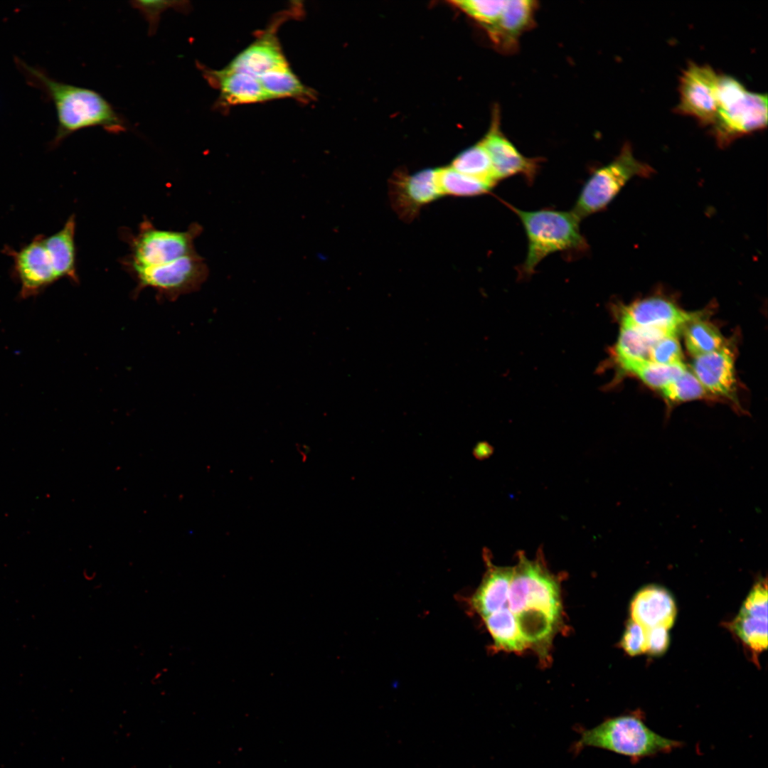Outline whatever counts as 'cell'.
I'll list each match as a JSON object with an SVG mask.
<instances>
[{
    "instance_id": "cell-1",
    "label": "cell",
    "mask_w": 768,
    "mask_h": 768,
    "mask_svg": "<svg viewBox=\"0 0 768 768\" xmlns=\"http://www.w3.org/2000/svg\"><path fill=\"white\" fill-rule=\"evenodd\" d=\"M16 62L29 83L41 90L54 105L58 126L52 147L85 128L100 127L112 133L126 130L125 122L97 92L55 80L18 58Z\"/></svg>"
},
{
    "instance_id": "cell-2",
    "label": "cell",
    "mask_w": 768,
    "mask_h": 768,
    "mask_svg": "<svg viewBox=\"0 0 768 768\" xmlns=\"http://www.w3.org/2000/svg\"><path fill=\"white\" fill-rule=\"evenodd\" d=\"M501 201L518 217L527 236V254L519 267L523 276L533 274L537 265L552 253L560 252L572 256L588 250L589 245L580 228L581 219L572 210L545 208L526 211Z\"/></svg>"
},
{
    "instance_id": "cell-3",
    "label": "cell",
    "mask_w": 768,
    "mask_h": 768,
    "mask_svg": "<svg viewBox=\"0 0 768 768\" xmlns=\"http://www.w3.org/2000/svg\"><path fill=\"white\" fill-rule=\"evenodd\" d=\"M580 735L572 746L574 754L596 747L627 757L632 762L671 752L683 745L651 730L640 711L607 718L592 728L581 729Z\"/></svg>"
},
{
    "instance_id": "cell-4",
    "label": "cell",
    "mask_w": 768,
    "mask_h": 768,
    "mask_svg": "<svg viewBox=\"0 0 768 768\" xmlns=\"http://www.w3.org/2000/svg\"><path fill=\"white\" fill-rule=\"evenodd\" d=\"M718 111L710 133L719 147L767 127V95L748 90L735 78L720 74Z\"/></svg>"
},
{
    "instance_id": "cell-5",
    "label": "cell",
    "mask_w": 768,
    "mask_h": 768,
    "mask_svg": "<svg viewBox=\"0 0 768 768\" xmlns=\"http://www.w3.org/2000/svg\"><path fill=\"white\" fill-rule=\"evenodd\" d=\"M513 567L508 607L516 615L523 612L543 613L558 622L561 612L559 585L543 562L542 552L529 560L518 552Z\"/></svg>"
},
{
    "instance_id": "cell-6",
    "label": "cell",
    "mask_w": 768,
    "mask_h": 768,
    "mask_svg": "<svg viewBox=\"0 0 768 768\" xmlns=\"http://www.w3.org/2000/svg\"><path fill=\"white\" fill-rule=\"evenodd\" d=\"M654 172L651 166L634 156L631 145L625 143L614 160L592 173L572 210L581 220L602 211L631 178H648Z\"/></svg>"
},
{
    "instance_id": "cell-7",
    "label": "cell",
    "mask_w": 768,
    "mask_h": 768,
    "mask_svg": "<svg viewBox=\"0 0 768 768\" xmlns=\"http://www.w3.org/2000/svg\"><path fill=\"white\" fill-rule=\"evenodd\" d=\"M202 230L197 223L185 231H174L158 229L149 220H144L137 235L126 237L130 254L122 263L124 267H149L196 254L194 240Z\"/></svg>"
},
{
    "instance_id": "cell-8",
    "label": "cell",
    "mask_w": 768,
    "mask_h": 768,
    "mask_svg": "<svg viewBox=\"0 0 768 768\" xmlns=\"http://www.w3.org/2000/svg\"><path fill=\"white\" fill-rule=\"evenodd\" d=\"M124 267L137 282L134 297L148 287L156 290L159 299L169 301L198 290L209 274L204 259L197 253L154 267Z\"/></svg>"
},
{
    "instance_id": "cell-9",
    "label": "cell",
    "mask_w": 768,
    "mask_h": 768,
    "mask_svg": "<svg viewBox=\"0 0 768 768\" xmlns=\"http://www.w3.org/2000/svg\"><path fill=\"white\" fill-rule=\"evenodd\" d=\"M719 75L709 65L689 62L679 78V102L675 112L694 118L703 127H711L718 111Z\"/></svg>"
},
{
    "instance_id": "cell-10",
    "label": "cell",
    "mask_w": 768,
    "mask_h": 768,
    "mask_svg": "<svg viewBox=\"0 0 768 768\" xmlns=\"http://www.w3.org/2000/svg\"><path fill=\"white\" fill-rule=\"evenodd\" d=\"M391 206L404 221L412 220L421 208L442 196L435 169H425L413 174L398 171L388 181Z\"/></svg>"
},
{
    "instance_id": "cell-11",
    "label": "cell",
    "mask_w": 768,
    "mask_h": 768,
    "mask_svg": "<svg viewBox=\"0 0 768 768\" xmlns=\"http://www.w3.org/2000/svg\"><path fill=\"white\" fill-rule=\"evenodd\" d=\"M44 235L36 236L17 251L6 246L3 250L13 260V273L18 281L20 296L26 298L38 294L58 277L43 242Z\"/></svg>"
},
{
    "instance_id": "cell-12",
    "label": "cell",
    "mask_w": 768,
    "mask_h": 768,
    "mask_svg": "<svg viewBox=\"0 0 768 768\" xmlns=\"http://www.w3.org/2000/svg\"><path fill=\"white\" fill-rule=\"evenodd\" d=\"M492 164L496 181L520 175L529 184L534 182L542 159L523 155L501 129L499 112L493 114L491 127L481 140Z\"/></svg>"
},
{
    "instance_id": "cell-13",
    "label": "cell",
    "mask_w": 768,
    "mask_h": 768,
    "mask_svg": "<svg viewBox=\"0 0 768 768\" xmlns=\"http://www.w3.org/2000/svg\"><path fill=\"white\" fill-rule=\"evenodd\" d=\"M748 649L757 663V656L767 647V584L759 580L752 587L739 613L729 624Z\"/></svg>"
},
{
    "instance_id": "cell-14",
    "label": "cell",
    "mask_w": 768,
    "mask_h": 768,
    "mask_svg": "<svg viewBox=\"0 0 768 768\" xmlns=\"http://www.w3.org/2000/svg\"><path fill=\"white\" fill-rule=\"evenodd\" d=\"M620 313V321L633 326L674 334L683 324L699 318L697 314L686 312L673 302L659 296L638 300L622 306Z\"/></svg>"
},
{
    "instance_id": "cell-15",
    "label": "cell",
    "mask_w": 768,
    "mask_h": 768,
    "mask_svg": "<svg viewBox=\"0 0 768 768\" xmlns=\"http://www.w3.org/2000/svg\"><path fill=\"white\" fill-rule=\"evenodd\" d=\"M484 559L486 570L483 579L476 591L467 598L470 610L481 618L508 606L513 575V567L494 565L488 551H484Z\"/></svg>"
},
{
    "instance_id": "cell-16",
    "label": "cell",
    "mask_w": 768,
    "mask_h": 768,
    "mask_svg": "<svg viewBox=\"0 0 768 768\" xmlns=\"http://www.w3.org/2000/svg\"><path fill=\"white\" fill-rule=\"evenodd\" d=\"M631 620L646 629L663 626L669 629L676 617L675 601L668 591L657 585L640 590L630 605Z\"/></svg>"
},
{
    "instance_id": "cell-17",
    "label": "cell",
    "mask_w": 768,
    "mask_h": 768,
    "mask_svg": "<svg viewBox=\"0 0 768 768\" xmlns=\"http://www.w3.org/2000/svg\"><path fill=\"white\" fill-rule=\"evenodd\" d=\"M288 63L278 40L272 33H266L239 53L225 68L244 72L259 78Z\"/></svg>"
},
{
    "instance_id": "cell-18",
    "label": "cell",
    "mask_w": 768,
    "mask_h": 768,
    "mask_svg": "<svg viewBox=\"0 0 768 768\" xmlns=\"http://www.w3.org/2000/svg\"><path fill=\"white\" fill-rule=\"evenodd\" d=\"M693 371L705 390L727 397H731L734 393V359L726 346L695 357Z\"/></svg>"
},
{
    "instance_id": "cell-19",
    "label": "cell",
    "mask_w": 768,
    "mask_h": 768,
    "mask_svg": "<svg viewBox=\"0 0 768 768\" xmlns=\"http://www.w3.org/2000/svg\"><path fill=\"white\" fill-rule=\"evenodd\" d=\"M206 76L220 90V98L226 105L262 102L270 100L257 78L248 73L223 68L206 70Z\"/></svg>"
},
{
    "instance_id": "cell-20",
    "label": "cell",
    "mask_w": 768,
    "mask_h": 768,
    "mask_svg": "<svg viewBox=\"0 0 768 768\" xmlns=\"http://www.w3.org/2000/svg\"><path fill=\"white\" fill-rule=\"evenodd\" d=\"M536 8L531 0H506L496 25L488 33L502 51L517 47L520 36L532 24Z\"/></svg>"
},
{
    "instance_id": "cell-21",
    "label": "cell",
    "mask_w": 768,
    "mask_h": 768,
    "mask_svg": "<svg viewBox=\"0 0 768 768\" xmlns=\"http://www.w3.org/2000/svg\"><path fill=\"white\" fill-rule=\"evenodd\" d=\"M76 221L71 215L60 230L43 238V242L58 279L68 278L78 283L75 245Z\"/></svg>"
},
{
    "instance_id": "cell-22",
    "label": "cell",
    "mask_w": 768,
    "mask_h": 768,
    "mask_svg": "<svg viewBox=\"0 0 768 768\" xmlns=\"http://www.w3.org/2000/svg\"><path fill=\"white\" fill-rule=\"evenodd\" d=\"M620 322L619 335L612 352L614 362L617 366L626 361L648 359L650 348L656 341L667 336L675 335Z\"/></svg>"
},
{
    "instance_id": "cell-23",
    "label": "cell",
    "mask_w": 768,
    "mask_h": 768,
    "mask_svg": "<svg viewBox=\"0 0 768 768\" xmlns=\"http://www.w3.org/2000/svg\"><path fill=\"white\" fill-rule=\"evenodd\" d=\"M482 619L496 649L518 652L528 647L521 634L517 619L508 606Z\"/></svg>"
},
{
    "instance_id": "cell-24",
    "label": "cell",
    "mask_w": 768,
    "mask_h": 768,
    "mask_svg": "<svg viewBox=\"0 0 768 768\" xmlns=\"http://www.w3.org/2000/svg\"><path fill=\"white\" fill-rule=\"evenodd\" d=\"M618 366L624 371L634 373L648 385L661 389L687 370L683 362L666 365L648 359L626 361Z\"/></svg>"
},
{
    "instance_id": "cell-25",
    "label": "cell",
    "mask_w": 768,
    "mask_h": 768,
    "mask_svg": "<svg viewBox=\"0 0 768 768\" xmlns=\"http://www.w3.org/2000/svg\"><path fill=\"white\" fill-rule=\"evenodd\" d=\"M450 166L464 175L494 186L498 183L489 155L481 141L457 155Z\"/></svg>"
},
{
    "instance_id": "cell-26",
    "label": "cell",
    "mask_w": 768,
    "mask_h": 768,
    "mask_svg": "<svg viewBox=\"0 0 768 768\" xmlns=\"http://www.w3.org/2000/svg\"><path fill=\"white\" fill-rule=\"evenodd\" d=\"M258 80L270 100L312 97L311 90L300 81L289 66L270 71Z\"/></svg>"
},
{
    "instance_id": "cell-27",
    "label": "cell",
    "mask_w": 768,
    "mask_h": 768,
    "mask_svg": "<svg viewBox=\"0 0 768 768\" xmlns=\"http://www.w3.org/2000/svg\"><path fill=\"white\" fill-rule=\"evenodd\" d=\"M438 187L442 195L474 196L489 193L493 185L464 175L452 166L435 169Z\"/></svg>"
},
{
    "instance_id": "cell-28",
    "label": "cell",
    "mask_w": 768,
    "mask_h": 768,
    "mask_svg": "<svg viewBox=\"0 0 768 768\" xmlns=\"http://www.w3.org/2000/svg\"><path fill=\"white\" fill-rule=\"evenodd\" d=\"M688 324L684 338L686 348L690 354L698 357L725 346L723 336L712 324L698 318Z\"/></svg>"
},
{
    "instance_id": "cell-29",
    "label": "cell",
    "mask_w": 768,
    "mask_h": 768,
    "mask_svg": "<svg viewBox=\"0 0 768 768\" xmlns=\"http://www.w3.org/2000/svg\"><path fill=\"white\" fill-rule=\"evenodd\" d=\"M505 0L454 1V5L479 23L489 33L498 23Z\"/></svg>"
},
{
    "instance_id": "cell-30",
    "label": "cell",
    "mask_w": 768,
    "mask_h": 768,
    "mask_svg": "<svg viewBox=\"0 0 768 768\" xmlns=\"http://www.w3.org/2000/svg\"><path fill=\"white\" fill-rule=\"evenodd\" d=\"M661 390L668 399L678 402L697 399L706 394L695 375L688 370Z\"/></svg>"
},
{
    "instance_id": "cell-31",
    "label": "cell",
    "mask_w": 768,
    "mask_h": 768,
    "mask_svg": "<svg viewBox=\"0 0 768 768\" xmlns=\"http://www.w3.org/2000/svg\"><path fill=\"white\" fill-rule=\"evenodd\" d=\"M683 354L676 334L663 337L650 348L648 360L658 364L682 362Z\"/></svg>"
},
{
    "instance_id": "cell-32",
    "label": "cell",
    "mask_w": 768,
    "mask_h": 768,
    "mask_svg": "<svg viewBox=\"0 0 768 768\" xmlns=\"http://www.w3.org/2000/svg\"><path fill=\"white\" fill-rule=\"evenodd\" d=\"M182 1H135L132 4L141 11L146 18L149 25V33H154L157 28L161 14L169 9L174 8L178 11H183Z\"/></svg>"
},
{
    "instance_id": "cell-33",
    "label": "cell",
    "mask_w": 768,
    "mask_h": 768,
    "mask_svg": "<svg viewBox=\"0 0 768 768\" xmlns=\"http://www.w3.org/2000/svg\"><path fill=\"white\" fill-rule=\"evenodd\" d=\"M620 644L624 651L630 656L645 653L646 629L631 619L626 624Z\"/></svg>"
},
{
    "instance_id": "cell-34",
    "label": "cell",
    "mask_w": 768,
    "mask_h": 768,
    "mask_svg": "<svg viewBox=\"0 0 768 768\" xmlns=\"http://www.w3.org/2000/svg\"><path fill=\"white\" fill-rule=\"evenodd\" d=\"M668 630L667 628L663 626H656L646 629V646L645 653H648L653 656L663 654L669 644Z\"/></svg>"
}]
</instances>
